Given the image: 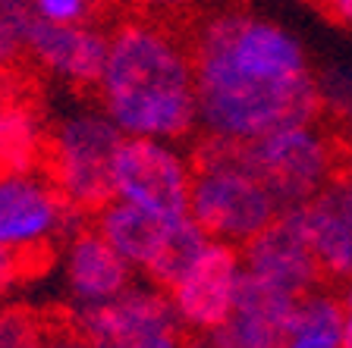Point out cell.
<instances>
[{"mask_svg": "<svg viewBox=\"0 0 352 348\" xmlns=\"http://www.w3.org/2000/svg\"><path fill=\"white\" fill-rule=\"evenodd\" d=\"M95 95L123 135L186 141L198 132V91L189 41L164 19L126 16L107 32Z\"/></svg>", "mask_w": 352, "mask_h": 348, "instance_id": "cell-2", "label": "cell"}, {"mask_svg": "<svg viewBox=\"0 0 352 348\" xmlns=\"http://www.w3.org/2000/svg\"><path fill=\"white\" fill-rule=\"evenodd\" d=\"M318 3H321L324 13H327L333 22L352 29V0H318Z\"/></svg>", "mask_w": 352, "mask_h": 348, "instance_id": "cell-27", "label": "cell"}, {"mask_svg": "<svg viewBox=\"0 0 352 348\" xmlns=\"http://www.w3.org/2000/svg\"><path fill=\"white\" fill-rule=\"evenodd\" d=\"M35 348H91V345H88V342L76 333L69 320H66L63 327H54V320H51L47 333L41 336V342H38Z\"/></svg>", "mask_w": 352, "mask_h": 348, "instance_id": "cell-25", "label": "cell"}, {"mask_svg": "<svg viewBox=\"0 0 352 348\" xmlns=\"http://www.w3.org/2000/svg\"><path fill=\"white\" fill-rule=\"evenodd\" d=\"M315 3H318V0H315Z\"/></svg>", "mask_w": 352, "mask_h": 348, "instance_id": "cell-32", "label": "cell"}, {"mask_svg": "<svg viewBox=\"0 0 352 348\" xmlns=\"http://www.w3.org/2000/svg\"><path fill=\"white\" fill-rule=\"evenodd\" d=\"M54 248H0V301L47 270Z\"/></svg>", "mask_w": 352, "mask_h": 348, "instance_id": "cell-19", "label": "cell"}, {"mask_svg": "<svg viewBox=\"0 0 352 348\" xmlns=\"http://www.w3.org/2000/svg\"><path fill=\"white\" fill-rule=\"evenodd\" d=\"M242 279V254L236 245L211 239L189 264L179 279L167 289L186 333H208L227 323Z\"/></svg>", "mask_w": 352, "mask_h": 348, "instance_id": "cell-9", "label": "cell"}, {"mask_svg": "<svg viewBox=\"0 0 352 348\" xmlns=\"http://www.w3.org/2000/svg\"><path fill=\"white\" fill-rule=\"evenodd\" d=\"M186 348H233L227 336L220 329H208V333H189L186 336Z\"/></svg>", "mask_w": 352, "mask_h": 348, "instance_id": "cell-26", "label": "cell"}, {"mask_svg": "<svg viewBox=\"0 0 352 348\" xmlns=\"http://www.w3.org/2000/svg\"><path fill=\"white\" fill-rule=\"evenodd\" d=\"M120 138L123 132L104 110H76L47 129L41 173L82 217H91L113 198L110 163Z\"/></svg>", "mask_w": 352, "mask_h": 348, "instance_id": "cell-4", "label": "cell"}, {"mask_svg": "<svg viewBox=\"0 0 352 348\" xmlns=\"http://www.w3.org/2000/svg\"><path fill=\"white\" fill-rule=\"evenodd\" d=\"M340 305H343L346 314H352V276L343 279V292H340Z\"/></svg>", "mask_w": 352, "mask_h": 348, "instance_id": "cell-29", "label": "cell"}, {"mask_svg": "<svg viewBox=\"0 0 352 348\" xmlns=\"http://www.w3.org/2000/svg\"><path fill=\"white\" fill-rule=\"evenodd\" d=\"M29 0H0V76H7L22 57V29L29 19Z\"/></svg>", "mask_w": 352, "mask_h": 348, "instance_id": "cell-21", "label": "cell"}, {"mask_svg": "<svg viewBox=\"0 0 352 348\" xmlns=\"http://www.w3.org/2000/svg\"><path fill=\"white\" fill-rule=\"evenodd\" d=\"M69 323L91 348H186L189 336L154 283H132L104 305L76 308Z\"/></svg>", "mask_w": 352, "mask_h": 348, "instance_id": "cell-7", "label": "cell"}, {"mask_svg": "<svg viewBox=\"0 0 352 348\" xmlns=\"http://www.w3.org/2000/svg\"><path fill=\"white\" fill-rule=\"evenodd\" d=\"M126 3H132L142 16H154V19L170 22L179 13H186V10L198 7L201 0H126Z\"/></svg>", "mask_w": 352, "mask_h": 348, "instance_id": "cell-24", "label": "cell"}, {"mask_svg": "<svg viewBox=\"0 0 352 348\" xmlns=\"http://www.w3.org/2000/svg\"><path fill=\"white\" fill-rule=\"evenodd\" d=\"M296 207H299L302 229H305L308 248L315 254L321 276L333 279V283H343L346 276H352V229L324 201L321 192L311 201L296 204Z\"/></svg>", "mask_w": 352, "mask_h": 348, "instance_id": "cell-15", "label": "cell"}, {"mask_svg": "<svg viewBox=\"0 0 352 348\" xmlns=\"http://www.w3.org/2000/svg\"><path fill=\"white\" fill-rule=\"evenodd\" d=\"M63 283L73 308H91L129 289L135 283V270L95 226L82 223L63 242Z\"/></svg>", "mask_w": 352, "mask_h": 348, "instance_id": "cell-12", "label": "cell"}, {"mask_svg": "<svg viewBox=\"0 0 352 348\" xmlns=\"http://www.w3.org/2000/svg\"><path fill=\"white\" fill-rule=\"evenodd\" d=\"M198 129L252 141L280 126L324 116L321 79L302 41L280 22L239 7L201 16L189 35Z\"/></svg>", "mask_w": 352, "mask_h": 348, "instance_id": "cell-1", "label": "cell"}, {"mask_svg": "<svg viewBox=\"0 0 352 348\" xmlns=\"http://www.w3.org/2000/svg\"><path fill=\"white\" fill-rule=\"evenodd\" d=\"M22 51L47 76L82 91H95L107 54V32L98 22L57 25L29 13L22 29Z\"/></svg>", "mask_w": 352, "mask_h": 348, "instance_id": "cell-10", "label": "cell"}, {"mask_svg": "<svg viewBox=\"0 0 352 348\" xmlns=\"http://www.w3.org/2000/svg\"><path fill=\"white\" fill-rule=\"evenodd\" d=\"M343 126H346V138H349V145H352V104L349 107H343ZM352 151V148H349Z\"/></svg>", "mask_w": 352, "mask_h": 348, "instance_id": "cell-30", "label": "cell"}, {"mask_svg": "<svg viewBox=\"0 0 352 348\" xmlns=\"http://www.w3.org/2000/svg\"><path fill=\"white\" fill-rule=\"evenodd\" d=\"M113 198L164 220L189 213L192 160L176 141L123 135L110 163Z\"/></svg>", "mask_w": 352, "mask_h": 348, "instance_id": "cell-6", "label": "cell"}, {"mask_svg": "<svg viewBox=\"0 0 352 348\" xmlns=\"http://www.w3.org/2000/svg\"><path fill=\"white\" fill-rule=\"evenodd\" d=\"M299 295L242 270L236 301L220 333L233 348H280Z\"/></svg>", "mask_w": 352, "mask_h": 348, "instance_id": "cell-13", "label": "cell"}, {"mask_svg": "<svg viewBox=\"0 0 352 348\" xmlns=\"http://www.w3.org/2000/svg\"><path fill=\"white\" fill-rule=\"evenodd\" d=\"M82 223L41 170L0 173V248H54Z\"/></svg>", "mask_w": 352, "mask_h": 348, "instance_id": "cell-8", "label": "cell"}, {"mask_svg": "<svg viewBox=\"0 0 352 348\" xmlns=\"http://www.w3.org/2000/svg\"><path fill=\"white\" fill-rule=\"evenodd\" d=\"M346 154H349V157H343V170H349L352 173V151H346Z\"/></svg>", "mask_w": 352, "mask_h": 348, "instance_id": "cell-31", "label": "cell"}, {"mask_svg": "<svg viewBox=\"0 0 352 348\" xmlns=\"http://www.w3.org/2000/svg\"><path fill=\"white\" fill-rule=\"evenodd\" d=\"M321 198L340 213V220L352 229V173L349 170L340 167V173L321 189Z\"/></svg>", "mask_w": 352, "mask_h": 348, "instance_id": "cell-23", "label": "cell"}, {"mask_svg": "<svg viewBox=\"0 0 352 348\" xmlns=\"http://www.w3.org/2000/svg\"><path fill=\"white\" fill-rule=\"evenodd\" d=\"M32 13L57 25H82L98 22L104 13V0H29Z\"/></svg>", "mask_w": 352, "mask_h": 348, "instance_id": "cell-22", "label": "cell"}, {"mask_svg": "<svg viewBox=\"0 0 352 348\" xmlns=\"http://www.w3.org/2000/svg\"><path fill=\"white\" fill-rule=\"evenodd\" d=\"M51 327V317L25 305H0V348H35Z\"/></svg>", "mask_w": 352, "mask_h": 348, "instance_id": "cell-20", "label": "cell"}, {"mask_svg": "<svg viewBox=\"0 0 352 348\" xmlns=\"http://www.w3.org/2000/svg\"><path fill=\"white\" fill-rule=\"evenodd\" d=\"M44 145H47V129L38 110L19 97H0V173L41 170Z\"/></svg>", "mask_w": 352, "mask_h": 348, "instance_id": "cell-16", "label": "cell"}, {"mask_svg": "<svg viewBox=\"0 0 352 348\" xmlns=\"http://www.w3.org/2000/svg\"><path fill=\"white\" fill-rule=\"evenodd\" d=\"M189 160V217L208 232V239L242 248L283 211L271 189L242 167L239 141L201 132Z\"/></svg>", "mask_w": 352, "mask_h": 348, "instance_id": "cell-3", "label": "cell"}, {"mask_svg": "<svg viewBox=\"0 0 352 348\" xmlns=\"http://www.w3.org/2000/svg\"><path fill=\"white\" fill-rule=\"evenodd\" d=\"M242 167L271 189L280 207L305 204L343 167L337 138L315 123L280 126L252 141H239Z\"/></svg>", "mask_w": 352, "mask_h": 348, "instance_id": "cell-5", "label": "cell"}, {"mask_svg": "<svg viewBox=\"0 0 352 348\" xmlns=\"http://www.w3.org/2000/svg\"><path fill=\"white\" fill-rule=\"evenodd\" d=\"M239 254L245 273L261 276L293 295H305L324 286V276L302 229L299 207H283L255 239L239 248Z\"/></svg>", "mask_w": 352, "mask_h": 348, "instance_id": "cell-11", "label": "cell"}, {"mask_svg": "<svg viewBox=\"0 0 352 348\" xmlns=\"http://www.w3.org/2000/svg\"><path fill=\"white\" fill-rule=\"evenodd\" d=\"M208 242H211L208 239V232L201 229L189 213L179 217L173 223V232H170V242H167V248H164L161 261L154 264V270L145 276V279L148 283H154V286H161V289L167 292L170 286H173L186 270H189V264L201 254V248H205Z\"/></svg>", "mask_w": 352, "mask_h": 348, "instance_id": "cell-18", "label": "cell"}, {"mask_svg": "<svg viewBox=\"0 0 352 348\" xmlns=\"http://www.w3.org/2000/svg\"><path fill=\"white\" fill-rule=\"evenodd\" d=\"M343 305L340 295L324 286L299 295L289 333L280 348H340V327H343Z\"/></svg>", "mask_w": 352, "mask_h": 348, "instance_id": "cell-17", "label": "cell"}, {"mask_svg": "<svg viewBox=\"0 0 352 348\" xmlns=\"http://www.w3.org/2000/svg\"><path fill=\"white\" fill-rule=\"evenodd\" d=\"M340 348H352V314H343V327H340Z\"/></svg>", "mask_w": 352, "mask_h": 348, "instance_id": "cell-28", "label": "cell"}, {"mask_svg": "<svg viewBox=\"0 0 352 348\" xmlns=\"http://www.w3.org/2000/svg\"><path fill=\"white\" fill-rule=\"evenodd\" d=\"M176 220L154 217V213L142 211L135 204L110 198L101 211H95L88 217V223L95 226L104 239L113 245V251H117L135 273L148 276L154 270V264L161 261Z\"/></svg>", "mask_w": 352, "mask_h": 348, "instance_id": "cell-14", "label": "cell"}]
</instances>
